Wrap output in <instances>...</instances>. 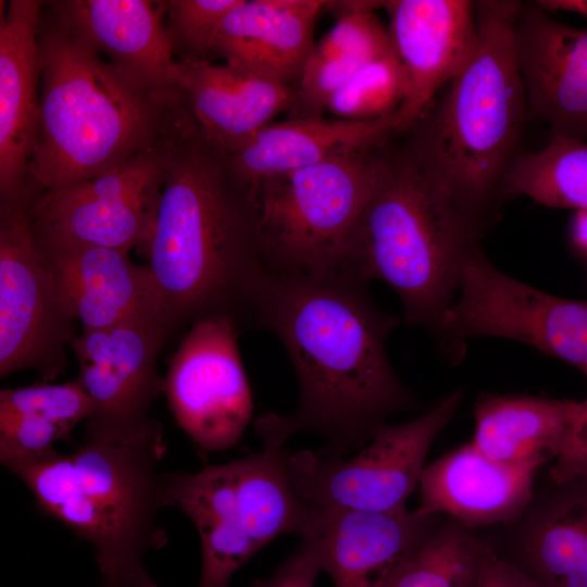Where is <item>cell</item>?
I'll list each match as a JSON object with an SVG mask.
<instances>
[{
	"mask_svg": "<svg viewBox=\"0 0 587 587\" xmlns=\"http://www.w3.org/2000/svg\"><path fill=\"white\" fill-rule=\"evenodd\" d=\"M366 285L335 267L267 272L254 327L280 340L300 396L291 414L255 421L264 445L283 447L294 434L310 430L327 439L325 450L350 454L387 419L417 407L386 352L400 319L382 311Z\"/></svg>",
	"mask_w": 587,
	"mask_h": 587,
	"instance_id": "1",
	"label": "cell"
},
{
	"mask_svg": "<svg viewBox=\"0 0 587 587\" xmlns=\"http://www.w3.org/2000/svg\"><path fill=\"white\" fill-rule=\"evenodd\" d=\"M142 257L171 335L212 319L254 327L268 271L251 186L193 117L174 143Z\"/></svg>",
	"mask_w": 587,
	"mask_h": 587,
	"instance_id": "2",
	"label": "cell"
},
{
	"mask_svg": "<svg viewBox=\"0 0 587 587\" xmlns=\"http://www.w3.org/2000/svg\"><path fill=\"white\" fill-rule=\"evenodd\" d=\"M38 128L28 168L34 195L97 177L177 136L192 117L182 88L103 59L47 9L38 30Z\"/></svg>",
	"mask_w": 587,
	"mask_h": 587,
	"instance_id": "3",
	"label": "cell"
},
{
	"mask_svg": "<svg viewBox=\"0 0 587 587\" xmlns=\"http://www.w3.org/2000/svg\"><path fill=\"white\" fill-rule=\"evenodd\" d=\"M517 0L475 1L476 42L441 99L401 136L483 233L528 120L514 30Z\"/></svg>",
	"mask_w": 587,
	"mask_h": 587,
	"instance_id": "4",
	"label": "cell"
},
{
	"mask_svg": "<svg viewBox=\"0 0 587 587\" xmlns=\"http://www.w3.org/2000/svg\"><path fill=\"white\" fill-rule=\"evenodd\" d=\"M480 236L400 136L390 141L385 171L332 267L388 285L404 321L438 341L462 265Z\"/></svg>",
	"mask_w": 587,
	"mask_h": 587,
	"instance_id": "5",
	"label": "cell"
},
{
	"mask_svg": "<svg viewBox=\"0 0 587 587\" xmlns=\"http://www.w3.org/2000/svg\"><path fill=\"white\" fill-rule=\"evenodd\" d=\"M164 435L129 441L86 440L72 453H54L7 467L29 489L45 514L95 550L103 582L158 587L143 555L166 541L158 516L167 507L166 474L159 465Z\"/></svg>",
	"mask_w": 587,
	"mask_h": 587,
	"instance_id": "6",
	"label": "cell"
},
{
	"mask_svg": "<svg viewBox=\"0 0 587 587\" xmlns=\"http://www.w3.org/2000/svg\"><path fill=\"white\" fill-rule=\"evenodd\" d=\"M283 447L196 473L166 474L167 507L183 511L201 542L199 587H228L233 575L284 534L300 537L313 507L296 494Z\"/></svg>",
	"mask_w": 587,
	"mask_h": 587,
	"instance_id": "7",
	"label": "cell"
},
{
	"mask_svg": "<svg viewBox=\"0 0 587 587\" xmlns=\"http://www.w3.org/2000/svg\"><path fill=\"white\" fill-rule=\"evenodd\" d=\"M390 141L251 186L270 272L334 266L385 171Z\"/></svg>",
	"mask_w": 587,
	"mask_h": 587,
	"instance_id": "8",
	"label": "cell"
},
{
	"mask_svg": "<svg viewBox=\"0 0 587 587\" xmlns=\"http://www.w3.org/2000/svg\"><path fill=\"white\" fill-rule=\"evenodd\" d=\"M462 400L463 390L457 389L414 419L377 426L351 457L324 448L287 452L286 467L296 494L317 508L369 512L407 509L432 444Z\"/></svg>",
	"mask_w": 587,
	"mask_h": 587,
	"instance_id": "9",
	"label": "cell"
},
{
	"mask_svg": "<svg viewBox=\"0 0 587 587\" xmlns=\"http://www.w3.org/2000/svg\"><path fill=\"white\" fill-rule=\"evenodd\" d=\"M475 337L523 342L587 377V300L553 296L502 273L480 245L462 265L457 296L442 319L437 344L458 363L466 341Z\"/></svg>",
	"mask_w": 587,
	"mask_h": 587,
	"instance_id": "10",
	"label": "cell"
},
{
	"mask_svg": "<svg viewBox=\"0 0 587 587\" xmlns=\"http://www.w3.org/2000/svg\"><path fill=\"white\" fill-rule=\"evenodd\" d=\"M168 336L162 305L153 304L74 338L76 379L92 402L86 440L129 442L164 435L149 411L163 394L158 358Z\"/></svg>",
	"mask_w": 587,
	"mask_h": 587,
	"instance_id": "11",
	"label": "cell"
},
{
	"mask_svg": "<svg viewBox=\"0 0 587 587\" xmlns=\"http://www.w3.org/2000/svg\"><path fill=\"white\" fill-rule=\"evenodd\" d=\"M29 203H0V377L33 370L51 383L65 371L66 346L78 335L36 247Z\"/></svg>",
	"mask_w": 587,
	"mask_h": 587,
	"instance_id": "12",
	"label": "cell"
},
{
	"mask_svg": "<svg viewBox=\"0 0 587 587\" xmlns=\"http://www.w3.org/2000/svg\"><path fill=\"white\" fill-rule=\"evenodd\" d=\"M182 132L97 177L36 195L28 207L33 234L142 255Z\"/></svg>",
	"mask_w": 587,
	"mask_h": 587,
	"instance_id": "13",
	"label": "cell"
},
{
	"mask_svg": "<svg viewBox=\"0 0 587 587\" xmlns=\"http://www.w3.org/2000/svg\"><path fill=\"white\" fill-rule=\"evenodd\" d=\"M240 330L229 321L191 325L174 353L163 394L177 425L208 454L233 448L253 412L241 361Z\"/></svg>",
	"mask_w": 587,
	"mask_h": 587,
	"instance_id": "14",
	"label": "cell"
},
{
	"mask_svg": "<svg viewBox=\"0 0 587 587\" xmlns=\"http://www.w3.org/2000/svg\"><path fill=\"white\" fill-rule=\"evenodd\" d=\"M313 508L302 542L314 550L335 587H389L438 527L439 516L407 509Z\"/></svg>",
	"mask_w": 587,
	"mask_h": 587,
	"instance_id": "15",
	"label": "cell"
},
{
	"mask_svg": "<svg viewBox=\"0 0 587 587\" xmlns=\"http://www.w3.org/2000/svg\"><path fill=\"white\" fill-rule=\"evenodd\" d=\"M514 46L528 120L587 141V28L555 20L536 1L522 2Z\"/></svg>",
	"mask_w": 587,
	"mask_h": 587,
	"instance_id": "16",
	"label": "cell"
},
{
	"mask_svg": "<svg viewBox=\"0 0 587 587\" xmlns=\"http://www.w3.org/2000/svg\"><path fill=\"white\" fill-rule=\"evenodd\" d=\"M389 35L405 78L396 111L400 135L432 107L440 87L464 66L476 42L475 1L386 0Z\"/></svg>",
	"mask_w": 587,
	"mask_h": 587,
	"instance_id": "17",
	"label": "cell"
},
{
	"mask_svg": "<svg viewBox=\"0 0 587 587\" xmlns=\"http://www.w3.org/2000/svg\"><path fill=\"white\" fill-rule=\"evenodd\" d=\"M46 1L10 0L0 22V203L28 197L40 91L38 30Z\"/></svg>",
	"mask_w": 587,
	"mask_h": 587,
	"instance_id": "18",
	"label": "cell"
},
{
	"mask_svg": "<svg viewBox=\"0 0 587 587\" xmlns=\"http://www.w3.org/2000/svg\"><path fill=\"white\" fill-rule=\"evenodd\" d=\"M33 236L82 332L112 326L141 308L161 304L149 266L132 262L128 253Z\"/></svg>",
	"mask_w": 587,
	"mask_h": 587,
	"instance_id": "19",
	"label": "cell"
},
{
	"mask_svg": "<svg viewBox=\"0 0 587 587\" xmlns=\"http://www.w3.org/2000/svg\"><path fill=\"white\" fill-rule=\"evenodd\" d=\"M536 472L498 463L472 442L425 465L420 515H447L467 529L517 519L533 498Z\"/></svg>",
	"mask_w": 587,
	"mask_h": 587,
	"instance_id": "20",
	"label": "cell"
},
{
	"mask_svg": "<svg viewBox=\"0 0 587 587\" xmlns=\"http://www.w3.org/2000/svg\"><path fill=\"white\" fill-rule=\"evenodd\" d=\"M51 14L99 55L159 85L179 86L163 17L166 1H46Z\"/></svg>",
	"mask_w": 587,
	"mask_h": 587,
	"instance_id": "21",
	"label": "cell"
},
{
	"mask_svg": "<svg viewBox=\"0 0 587 587\" xmlns=\"http://www.w3.org/2000/svg\"><path fill=\"white\" fill-rule=\"evenodd\" d=\"M325 5L323 0H240L223 21L211 53L297 89Z\"/></svg>",
	"mask_w": 587,
	"mask_h": 587,
	"instance_id": "22",
	"label": "cell"
},
{
	"mask_svg": "<svg viewBox=\"0 0 587 587\" xmlns=\"http://www.w3.org/2000/svg\"><path fill=\"white\" fill-rule=\"evenodd\" d=\"M179 86L204 137L230 153L290 110L296 88L208 59L178 60Z\"/></svg>",
	"mask_w": 587,
	"mask_h": 587,
	"instance_id": "23",
	"label": "cell"
},
{
	"mask_svg": "<svg viewBox=\"0 0 587 587\" xmlns=\"http://www.w3.org/2000/svg\"><path fill=\"white\" fill-rule=\"evenodd\" d=\"M399 136L396 112L371 121L287 118L264 126L228 155L237 173L253 186Z\"/></svg>",
	"mask_w": 587,
	"mask_h": 587,
	"instance_id": "24",
	"label": "cell"
},
{
	"mask_svg": "<svg viewBox=\"0 0 587 587\" xmlns=\"http://www.w3.org/2000/svg\"><path fill=\"white\" fill-rule=\"evenodd\" d=\"M579 401L484 394L474 405L471 441L503 465L537 472L559 454Z\"/></svg>",
	"mask_w": 587,
	"mask_h": 587,
	"instance_id": "25",
	"label": "cell"
},
{
	"mask_svg": "<svg viewBox=\"0 0 587 587\" xmlns=\"http://www.w3.org/2000/svg\"><path fill=\"white\" fill-rule=\"evenodd\" d=\"M523 544L539 587H587V478L555 486Z\"/></svg>",
	"mask_w": 587,
	"mask_h": 587,
	"instance_id": "26",
	"label": "cell"
},
{
	"mask_svg": "<svg viewBox=\"0 0 587 587\" xmlns=\"http://www.w3.org/2000/svg\"><path fill=\"white\" fill-rule=\"evenodd\" d=\"M512 197L548 208L587 210V141L552 135L538 151L520 152L501 186V199Z\"/></svg>",
	"mask_w": 587,
	"mask_h": 587,
	"instance_id": "27",
	"label": "cell"
},
{
	"mask_svg": "<svg viewBox=\"0 0 587 587\" xmlns=\"http://www.w3.org/2000/svg\"><path fill=\"white\" fill-rule=\"evenodd\" d=\"M483 546L470 529L449 519L389 587H474Z\"/></svg>",
	"mask_w": 587,
	"mask_h": 587,
	"instance_id": "28",
	"label": "cell"
},
{
	"mask_svg": "<svg viewBox=\"0 0 587 587\" xmlns=\"http://www.w3.org/2000/svg\"><path fill=\"white\" fill-rule=\"evenodd\" d=\"M404 96V73L394 52L361 67L334 93L326 112L340 120H376L396 112Z\"/></svg>",
	"mask_w": 587,
	"mask_h": 587,
	"instance_id": "29",
	"label": "cell"
},
{
	"mask_svg": "<svg viewBox=\"0 0 587 587\" xmlns=\"http://www.w3.org/2000/svg\"><path fill=\"white\" fill-rule=\"evenodd\" d=\"M92 412V402L77 379L62 384L37 383L0 390V417L35 416L72 434Z\"/></svg>",
	"mask_w": 587,
	"mask_h": 587,
	"instance_id": "30",
	"label": "cell"
},
{
	"mask_svg": "<svg viewBox=\"0 0 587 587\" xmlns=\"http://www.w3.org/2000/svg\"><path fill=\"white\" fill-rule=\"evenodd\" d=\"M240 0L166 1L165 29L179 60L207 59L227 14Z\"/></svg>",
	"mask_w": 587,
	"mask_h": 587,
	"instance_id": "31",
	"label": "cell"
},
{
	"mask_svg": "<svg viewBox=\"0 0 587 587\" xmlns=\"http://www.w3.org/2000/svg\"><path fill=\"white\" fill-rule=\"evenodd\" d=\"M587 478V398L579 401L562 448L550 470V479L561 485Z\"/></svg>",
	"mask_w": 587,
	"mask_h": 587,
	"instance_id": "32",
	"label": "cell"
},
{
	"mask_svg": "<svg viewBox=\"0 0 587 587\" xmlns=\"http://www.w3.org/2000/svg\"><path fill=\"white\" fill-rule=\"evenodd\" d=\"M322 572L314 550L304 542L266 578L253 580L252 587H314Z\"/></svg>",
	"mask_w": 587,
	"mask_h": 587,
	"instance_id": "33",
	"label": "cell"
},
{
	"mask_svg": "<svg viewBox=\"0 0 587 587\" xmlns=\"http://www.w3.org/2000/svg\"><path fill=\"white\" fill-rule=\"evenodd\" d=\"M474 587H539V585L524 570L484 544Z\"/></svg>",
	"mask_w": 587,
	"mask_h": 587,
	"instance_id": "34",
	"label": "cell"
},
{
	"mask_svg": "<svg viewBox=\"0 0 587 587\" xmlns=\"http://www.w3.org/2000/svg\"><path fill=\"white\" fill-rule=\"evenodd\" d=\"M536 3L550 13L563 11L587 17V0H536Z\"/></svg>",
	"mask_w": 587,
	"mask_h": 587,
	"instance_id": "35",
	"label": "cell"
},
{
	"mask_svg": "<svg viewBox=\"0 0 587 587\" xmlns=\"http://www.w3.org/2000/svg\"><path fill=\"white\" fill-rule=\"evenodd\" d=\"M571 239L576 249L587 254V210H578L573 216Z\"/></svg>",
	"mask_w": 587,
	"mask_h": 587,
	"instance_id": "36",
	"label": "cell"
},
{
	"mask_svg": "<svg viewBox=\"0 0 587 587\" xmlns=\"http://www.w3.org/2000/svg\"><path fill=\"white\" fill-rule=\"evenodd\" d=\"M100 587H121V586L101 580Z\"/></svg>",
	"mask_w": 587,
	"mask_h": 587,
	"instance_id": "37",
	"label": "cell"
}]
</instances>
